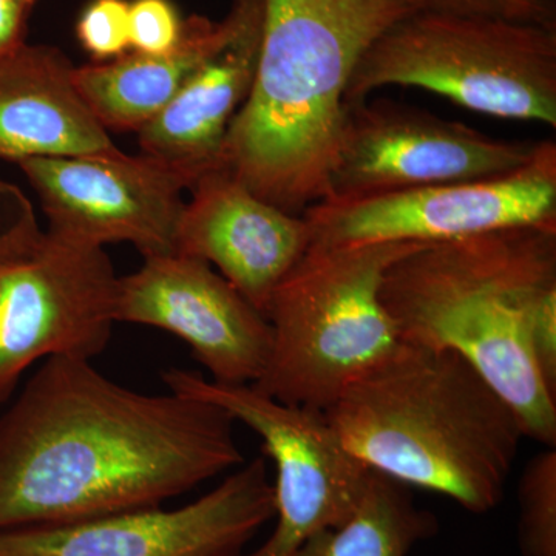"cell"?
<instances>
[{"mask_svg":"<svg viewBox=\"0 0 556 556\" xmlns=\"http://www.w3.org/2000/svg\"><path fill=\"white\" fill-rule=\"evenodd\" d=\"M211 402L144 394L91 361L51 357L0 417V529L163 506L244 464Z\"/></svg>","mask_w":556,"mask_h":556,"instance_id":"6da1fadb","label":"cell"},{"mask_svg":"<svg viewBox=\"0 0 556 556\" xmlns=\"http://www.w3.org/2000/svg\"><path fill=\"white\" fill-rule=\"evenodd\" d=\"M412 13L409 0H262L254 84L218 167L292 215L327 200L348 83L368 47Z\"/></svg>","mask_w":556,"mask_h":556,"instance_id":"7a4b0ae2","label":"cell"},{"mask_svg":"<svg viewBox=\"0 0 556 556\" xmlns=\"http://www.w3.org/2000/svg\"><path fill=\"white\" fill-rule=\"evenodd\" d=\"M380 300L402 342L455 351L518 416L526 438L556 445V397L532 331L556 300V226H519L427 243L387 269Z\"/></svg>","mask_w":556,"mask_h":556,"instance_id":"3957f363","label":"cell"},{"mask_svg":"<svg viewBox=\"0 0 556 556\" xmlns=\"http://www.w3.org/2000/svg\"><path fill=\"white\" fill-rule=\"evenodd\" d=\"M369 470L430 490L471 514L503 501L521 422L455 351L402 342L324 412Z\"/></svg>","mask_w":556,"mask_h":556,"instance_id":"277c9868","label":"cell"},{"mask_svg":"<svg viewBox=\"0 0 556 556\" xmlns=\"http://www.w3.org/2000/svg\"><path fill=\"white\" fill-rule=\"evenodd\" d=\"M427 243H311L270 298L268 365L252 387L327 412L402 340L380 288L387 269Z\"/></svg>","mask_w":556,"mask_h":556,"instance_id":"5b68a950","label":"cell"},{"mask_svg":"<svg viewBox=\"0 0 556 556\" xmlns=\"http://www.w3.org/2000/svg\"><path fill=\"white\" fill-rule=\"evenodd\" d=\"M387 86L434 91L497 118L556 126V25L416 11L362 54L345 102Z\"/></svg>","mask_w":556,"mask_h":556,"instance_id":"8992f818","label":"cell"},{"mask_svg":"<svg viewBox=\"0 0 556 556\" xmlns=\"http://www.w3.org/2000/svg\"><path fill=\"white\" fill-rule=\"evenodd\" d=\"M172 393L218 405L262 439L276 467V529L247 556H295L311 536L342 525L364 493L369 468L340 441L327 416L292 407L252 386H226L197 372H163Z\"/></svg>","mask_w":556,"mask_h":556,"instance_id":"52a82bcc","label":"cell"},{"mask_svg":"<svg viewBox=\"0 0 556 556\" xmlns=\"http://www.w3.org/2000/svg\"><path fill=\"white\" fill-rule=\"evenodd\" d=\"M119 277L104 248L43 230L0 268V404L35 362L100 356L116 321Z\"/></svg>","mask_w":556,"mask_h":556,"instance_id":"ba28073f","label":"cell"},{"mask_svg":"<svg viewBox=\"0 0 556 556\" xmlns=\"http://www.w3.org/2000/svg\"><path fill=\"white\" fill-rule=\"evenodd\" d=\"M311 243H441L490 230L556 226V144L538 142L525 166L369 199L320 201L303 212Z\"/></svg>","mask_w":556,"mask_h":556,"instance_id":"9c48e42d","label":"cell"},{"mask_svg":"<svg viewBox=\"0 0 556 556\" xmlns=\"http://www.w3.org/2000/svg\"><path fill=\"white\" fill-rule=\"evenodd\" d=\"M536 146L492 138L404 102H345L327 200L497 177L525 166Z\"/></svg>","mask_w":556,"mask_h":556,"instance_id":"30bf717a","label":"cell"},{"mask_svg":"<svg viewBox=\"0 0 556 556\" xmlns=\"http://www.w3.org/2000/svg\"><path fill=\"white\" fill-rule=\"evenodd\" d=\"M16 164L39 197L47 230L101 248L130 243L144 258L174 254L182 197L204 174L121 150Z\"/></svg>","mask_w":556,"mask_h":556,"instance_id":"8fae6325","label":"cell"},{"mask_svg":"<svg viewBox=\"0 0 556 556\" xmlns=\"http://www.w3.org/2000/svg\"><path fill=\"white\" fill-rule=\"evenodd\" d=\"M274 517V486L260 456L174 510L0 529V556H247L248 544Z\"/></svg>","mask_w":556,"mask_h":556,"instance_id":"7c38bea8","label":"cell"},{"mask_svg":"<svg viewBox=\"0 0 556 556\" xmlns=\"http://www.w3.org/2000/svg\"><path fill=\"white\" fill-rule=\"evenodd\" d=\"M116 321L163 329L226 386H252L268 365L273 329L222 274L181 254L144 258L119 277Z\"/></svg>","mask_w":556,"mask_h":556,"instance_id":"4fadbf2b","label":"cell"},{"mask_svg":"<svg viewBox=\"0 0 556 556\" xmlns=\"http://www.w3.org/2000/svg\"><path fill=\"white\" fill-rule=\"evenodd\" d=\"M174 254L215 266L260 313L311 244L302 215L260 199L223 167L204 172L190 189Z\"/></svg>","mask_w":556,"mask_h":556,"instance_id":"5bb4252c","label":"cell"},{"mask_svg":"<svg viewBox=\"0 0 556 556\" xmlns=\"http://www.w3.org/2000/svg\"><path fill=\"white\" fill-rule=\"evenodd\" d=\"M75 68L50 46L25 42L0 58V160L119 150L76 89Z\"/></svg>","mask_w":556,"mask_h":556,"instance_id":"9a60e30c","label":"cell"},{"mask_svg":"<svg viewBox=\"0 0 556 556\" xmlns=\"http://www.w3.org/2000/svg\"><path fill=\"white\" fill-rule=\"evenodd\" d=\"M239 28L181 87L159 115L137 131L144 155L200 172L219 166L233 116L248 100L262 40V0H237Z\"/></svg>","mask_w":556,"mask_h":556,"instance_id":"2e32d148","label":"cell"},{"mask_svg":"<svg viewBox=\"0 0 556 556\" xmlns=\"http://www.w3.org/2000/svg\"><path fill=\"white\" fill-rule=\"evenodd\" d=\"M240 17L237 0L222 21L193 14L185 21L175 49L163 54L134 51L118 60L76 67V89L105 130L139 131L177 97L212 54L232 39Z\"/></svg>","mask_w":556,"mask_h":556,"instance_id":"e0dca14e","label":"cell"},{"mask_svg":"<svg viewBox=\"0 0 556 556\" xmlns=\"http://www.w3.org/2000/svg\"><path fill=\"white\" fill-rule=\"evenodd\" d=\"M438 530L437 517L416 506L409 486L369 470L350 518L311 536L295 556H407Z\"/></svg>","mask_w":556,"mask_h":556,"instance_id":"ac0fdd59","label":"cell"},{"mask_svg":"<svg viewBox=\"0 0 556 556\" xmlns=\"http://www.w3.org/2000/svg\"><path fill=\"white\" fill-rule=\"evenodd\" d=\"M518 543L522 556H556V450L527 463L518 485Z\"/></svg>","mask_w":556,"mask_h":556,"instance_id":"d6986e66","label":"cell"},{"mask_svg":"<svg viewBox=\"0 0 556 556\" xmlns=\"http://www.w3.org/2000/svg\"><path fill=\"white\" fill-rule=\"evenodd\" d=\"M127 0H91L76 24L80 47L98 62L118 60L130 50Z\"/></svg>","mask_w":556,"mask_h":556,"instance_id":"ffe728a7","label":"cell"},{"mask_svg":"<svg viewBox=\"0 0 556 556\" xmlns=\"http://www.w3.org/2000/svg\"><path fill=\"white\" fill-rule=\"evenodd\" d=\"M185 21L170 0H134L129 9V40L135 53L163 54L177 47Z\"/></svg>","mask_w":556,"mask_h":556,"instance_id":"44dd1931","label":"cell"},{"mask_svg":"<svg viewBox=\"0 0 556 556\" xmlns=\"http://www.w3.org/2000/svg\"><path fill=\"white\" fill-rule=\"evenodd\" d=\"M42 233L31 201L7 182L0 189V268L35 247Z\"/></svg>","mask_w":556,"mask_h":556,"instance_id":"7402d4cb","label":"cell"},{"mask_svg":"<svg viewBox=\"0 0 556 556\" xmlns=\"http://www.w3.org/2000/svg\"><path fill=\"white\" fill-rule=\"evenodd\" d=\"M416 11L460 16L506 17L555 25L554 3L540 0H409Z\"/></svg>","mask_w":556,"mask_h":556,"instance_id":"603a6c76","label":"cell"},{"mask_svg":"<svg viewBox=\"0 0 556 556\" xmlns=\"http://www.w3.org/2000/svg\"><path fill=\"white\" fill-rule=\"evenodd\" d=\"M36 0H0V58L25 43Z\"/></svg>","mask_w":556,"mask_h":556,"instance_id":"cb8c5ba5","label":"cell"},{"mask_svg":"<svg viewBox=\"0 0 556 556\" xmlns=\"http://www.w3.org/2000/svg\"><path fill=\"white\" fill-rule=\"evenodd\" d=\"M5 185H7V181H3V179H2V178H0V189H2V188H3V186H5Z\"/></svg>","mask_w":556,"mask_h":556,"instance_id":"d4e9b609","label":"cell"},{"mask_svg":"<svg viewBox=\"0 0 556 556\" xmlns=\"http://www.w3.org/2000/svg\"><path fill=\"white\" fill-rule=\"evenodd\" d=\"M540 2H544V3H554V0H540Z\"/></svg>","mask_w":556,"mask_h":556,"instance_id":"484cf974","label":"cell"}]
</instances>
